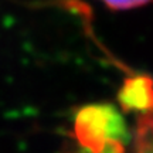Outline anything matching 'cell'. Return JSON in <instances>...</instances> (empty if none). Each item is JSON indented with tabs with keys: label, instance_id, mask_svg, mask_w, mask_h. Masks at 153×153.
<instances>
[{
	"label": "cell",
	"instance_id": "cell-2",
	"mask_svg": "<svg viewBox=\"0 0 153 153\" xmlns=\"http://www.w3.org/2000/svg\"><path fill=\"white\" fill-rule=\"evenodd\" d=\"M118 104L123 112L150 114L153 105L152 78L143 74L125 78L118 91Z\"/></svg>",
	"mask_w": 153,
	"mask_h": 153
},
{
	"label": "cell",
	"instance_id": "cell-1",
	"mask_svg": "<svg viewBox=\"0 0 153 153\" xmlns=\"http://www.w3.org/2000/svg\"><path fill=\"white\" fill-rule=\"evenodd\" d=\"M72 135L76 145L88 153H99L108 139L128 137L119 111L111 104H88L75 112Z\"/></svg>",
	"mask_w": 153,
	"mask_h": 153
},
{
	"label": "cell",
	"instance_id": "cell-4",
	"mask_svg": "<svg viewBox=\"0 0 153 153\" xmlns=\"http://www.w3.org/2000/svg\"><path fill=\"white\" fill-rule=\"evenodd\" d=\"M101 1L112 10H129L148 4L150 0H101Z\"/></svg>",
	"mask_w": 153,
	"mask_h": 153
},
{
	"label": "cell",
	"instance_id": "cell-3",
	"mask_svg": "<svg viewBox=\"0 0 153 153\" xmlns=\"http://www.w3.org/2000/svg\"><path fill=\"white\" fill-rule=\"evenodd\" d=\"M136 153H152V114L142 115L136 128Z\"/></svg>",
	"mask_w": 153,
	"mask_h": 153
},
{
	"label": "cell",
	"instance_id": "cell-5",
	"mask_svg": "<svg viewBox=\"0 0 153 153\" xmlns=\"http://www.w3.org/2000/svg\"><path fill=\"white\" fill-rule=\"evenodd\" d=\"M99 153H126L125 148V142L120 140V139H108L104 143V146L101 148Z\"/></svg>",
	"mask_w": 153,
	"mask_h": 153
}]
</instances>
